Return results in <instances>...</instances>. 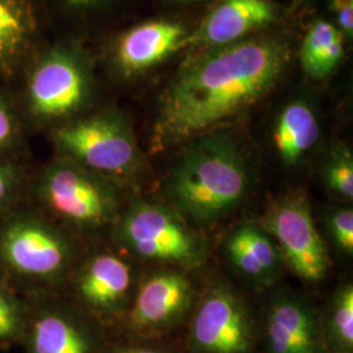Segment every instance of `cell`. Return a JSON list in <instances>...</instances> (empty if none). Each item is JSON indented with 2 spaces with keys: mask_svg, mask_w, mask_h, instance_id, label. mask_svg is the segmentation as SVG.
<instances>
[{
  "mask_svg": "<svg viewBox=\"0 0 353 353\" xmlns=\"http://www.w3.org/2000/svg\"><path fill=\"white\" fill-rule=\"evenodd\" d=\"M284 32L194 50L163 89L151 135L153 153L186 144L245 113L278 85L292 61Z\"/></svg>",
  "mask_w": 353,
  "mask_h": 353,
  "instance_id": "1",
  "label": "cell"
},
{
  "mask_svg": "<svg viewBox=\"0 0 353 353\" xmlns=\"http://www.w3.org/2000/svg\"><path fill=\"white\" fill-rule=\"evenodd\" d=\"M165 181V194L186 220L212 224L233 212L249 191V166L239 144L220 130L186 143Z\"/></svg>",
  "mask_w": 353,
  "mask_h": 353,
  "instance_id": "2",
  "label": "cell"
},
{
  "mask_svg": "<svg viewBox=\"0 0 353 353\" xmlns=\"http://www.w3.org/2000/svg\"><path fill=\"white\" fill-rule=\"evenodd\" d=\"M59 147L93 173L131 176L139 173L144 154L126 115L106 110L61 127Z\"/></svg>",
  "mask_w": 353,
  "mask_h": 353,
  "instance_id": "3",
  "label": "cell"
},
{
  "mask_svg": "<svg viewBox=\"0 0 353 353\" xmlns=\"http://www.w3.org/2000/svg\"><path fill=\"white\" fill-rule=\"evenodd\" d=\"M121 242L137 255L186 268L199 267L207 256L202 236L174 208L137 202L118 225Z\"/></svg>",
  "mask_w": 353,
  "mask_h": 353,
  "instance_id": "4",
  "label": "cell"
},
{
  "mask_svg": "<svg viewBox=\"0 0 353 353\" xmlns=\"http://www.w3.org/2000/svg\"><path fill=\"white\" fill-rule=\"evenodd\" d=\"M261 228L278 242L281 259L294 275L305 281H319L326 276L331 259L303 194L292 192L272 203Z\"/></svg>",
  "mask_w": 353,
  "mask_h": 353,
  "instance_id": "5",
  "label": "cell"
},
{
  "mask_svg": "<svg viewBox=\"0 0 353 353\" xmlns=\"http://www.w3.org/2000/svg\"><path fill=\"white\" fill-rule=\"evenodd\" d=\"M92 74L85 57L72 48L48 52L29 81L33 112L57 119L79 112L90 99Z\"/></svg>",
  "mask_w": 353,
  "mask_h": 353,
  "instance_id": "6",
  "label": "cell"
},
{
  "mask_svg": "<svg viewBox=\"0 0 353 353\" xmlns=\"http://www.w3.org/2000/svg\"><path fill=\"white\" fill-rule=\"evenodd\" d=\"M42 194L55 214L81 227H100L112 220L117 198L113 189L93 172L74 161L49 169Z\"/></svg>",
  "mask_w": 353,
  "mask_h": 353,
  "instance_id": "7",
  "label": "cell"
},
{
  "mask_svg": "<svg viewBox=\"0 0 353 353\" xmlns=\"http://www.w3.org/2000/svg\"><path fill=\"white\" fill-rule=\"evenodd\" d=\"M192 353H249L254 325L245 303L225 287L208 290L199 305L189 334Z\"/></svg>",
  "mask_w": 353,
  "mask_h": 353,
  "instance_id": "8",
  "label": "cell"
},
{
  "mask_svg": "<svg viewBox=\"0 0 353 353\" xmlns=\"http://www.w3.org/2000/svg\"><path fill=\"white\" fill-rule=\"evenodd\" d=\"M191 29L173 19H152L131 26L114 41L112 65L123 80L138 79L188 49Z\"/></svg>",
  "mask_w": 353,
  "mask_h": 353,
  "instance_id": "9",
  "label": "cell"
},
{
  "mask_svg": "<svg viewBox=\"0 0 353 353\" xmlns=\"http://www.w3.org/2000/svg\"><path fill=\"white\" fill-rule=\"evenodd\" d=\"M279 16V6L271 0H217L191 30L188 49L204 50L239 42L271 28Z\"/></svg>",
  "mask_w": 353,
  "mask_h": 353,
  "instance_id": "10",
  "label": "cell"
},
{
  "mask_svg": "<svg viewBox=\"0 0 353 353\" xmlns=\"http://www.w3.org/2000/svg\"><path fill=\"white\" fill-rule=\"evenodd\" d=\"M192 303V285L176 271H165L147 279L134 300L128 325L143 335L168 331L186 316Z\"/></svg>",
  "mask_w": 353,
  "mask_h": 353,
  "instance_id": "11",
  "label": "cell"
},
{
  "mask_svg": "<svg viewBox=\"0 0 353 353\" xmlns=\"http://www.w3.org/2000/svg\"><path fill=\"white\" fill-rule=\"evenodd\" d=\"M1 255L16 271L38 278L54 276L68 262V246L54 230L34 221L8 228L0 242Z\"/></svg>",
  "mask_w": 353,
  "mask_h": 353,
  "instance_id": "12",
  "label": "cell"
},
{
  "mask_svg": "<svg viewBox=\"0 0 353 353\" xmlns=\"http://www.w3.org/2000/svg\"><path fill=\"white\" fill-rule=\"evenodd\" d=\"M270 353H323V336L312 306L301 297L281 294L267 312Z\"/></svg>",
  "mask_w": 353,
  "mask_h": 353,
  "instance_id": "13",
  "label": "cell"
},
{
  "mask_svg": "<svg viewBox=\"0 0 353 353\" xmlns=\"http://www.w3.org/2000/svg\"><path fill=\"white\" fill-rule=\"evenodd\" d=\"M225 249L233 265L254 281L265 283L275 278L283 262L272 239L252 224L236 228L228 237Z\"/></svg>",
  "mask_w": 353,
  "mask_h": 353,
  "instance_id": "14",
  "label": "cell"
},
{
  "mask_svg": "<svg viewBox=\"0 0 353 353\" xmlns=\"http://www.w3.org/2000/svg\"><path fill=\"white\" fill-rule=\"evenodd\" d=\"M321 137L314 108L306 100H293L279 113L274 126V144L281 163L299 164Z\"/></svg>",
  "mask_w": 353,
  "mask_h": 353,
  "instance_id": "15",
  "label": "cell"
},
{
  "mask_svg": "<svg viewBox=\"0 0 353 353\" xmlns=\"http://www.w3.org/2000/svg\"><path fill=\"white\" fill-rule=\"evenodd\" d=\"M131 268L121 258L102 254L94 256L79 280V290L92 307L109 312L126 299L131 287Z\"/></svg>",
  "mask_w": 353,
  "mask_h": 353,
  "instance_id": "16",
  "label": "cell"
},
{
  "mask_svg": "<svg viewBox=\"0 0 353 353\" xmlns=\"http://www.w3.org/2000/svg\"><path fill=\"white\" fill-rule=\"evenodd\" d=\"M345 41L334 23L316 19L306 30L299 51L303 72L316 80L331 75L343 61Z\"/></svg>",
  "mask_w": 353,
  "mask_h": 353,
  "instance_id": "17",
  "label": "cell"
},
{
  "mask_svg": "<svg viewBox=\"0 0 353 353\" xmlns=\"http://www.w3.org/2000/svg\"><path fill=\"white\" fill-rule=\"evenodd\" d=\"M36 23L24 0H0V72L11 71L29 46Z\"/></svg>",
  "mask_w": 353,
  "mask_h": 353,
  "instance_id": "18",
  "label": "cell"
},
{
  "mask_svg": "<svg viewBox=\"0 0 353 353\" xmlns=\"http://www.w3.org/2000/svg\"><path fill=\"white\" fill-rule=\"evenodd\" d=\"M90 350L88 335L65 316H41L34 325V353H90Z\"/></svg>",
  "mask_w": 353,
  "mask_h": 353,
  "instance_id": "19",
  "label": "cell"
},
{
  "mask_svg": "<svg viewBox=\"0 0 353 353\" xmlns=\"http://www.w3.org/2000/svg\"><path fill=\"white\" fill-rule=\"evenodd\" d=\"M325 339L332 353L353 351V287L345 284L335 293L328 307Z\"/></svg>",
  "mask_w": 353,
  "mask_h": 353,
  "instance_id": "20",
  "label": "cell"
},
{
  "mask_svg": "<svg viewBox=\"0 0 353 353\" xmlns=\"http://www.w3.org/2000/svg\"><path fill=\"white\" fill-rule=\"evenodd\" d=\"M328 189L343 199L353 198V156L345 145H336L328 154L323 169Z\"/></svg>",
  "mask_w": 353,
  "mask_h": 353,
  "instance_id": "21",
  "label": "cell"
},
{
  "mask_svg": "<svg viewBox=\"0 0 353 353\" xmlns=\"http://www.w3.org/2000/svg\"><path fill=\"white\" fill-rule=\"evenodd\" d=\"M330 236L341 252L352 255L353 212L352 208H335L328 216Z\"/></svg>",
  "mask_w": 353,
  "mask_h": 353,
  "instance_id": "22",
  "label": "cell"
},
{
  "mask_svg": "<svg viewBox=\"0 0 353 353\" xmlns=\"http://www.w3.org/2000/svg\"><path fill=\"white\" fill-rule=\"evenodd\" d=\"M328 10L334 16L336 26L345 39L353 36V0H328Z\"/></svg>",
  "mask_w": 353,
  "mask_h": 353,
  "instance_id": "23",
  "label": "cell"
},
{
  "mask_svg": "<svg viewBox=\"0 0 353 353\" xmlns=\"http://www.w3.org/2000/svg\"><path fill=\"white\" fill-rule=\"evenodd\" d=\"M19 328V316L12 303L0 293V339L11 338Z\"/></svg>",
  "mask_w": 353,
  "mask_h": 353,
  "instance_id": "24",
  "label": "cell"
},
{
  "mask_svg": "<svg viewBox=\"0 0 353 353\" xmlns=\"http://www.w3.org/2000/svg\"><path fill=\"white\" fill-rule=\"evenodd\" d=\"M113 0H64L65 6L74 12L87 13L108 6Z\"/></svg>",
  "mask_w": 353,
  "mask_h": 353,
  "instance_id": "25",
  "label": "cell"
},
{
  "mask_svg": "<svg viewBox=\"0 0 353 353\" xmlns=\"http://www.w3.org/2000/svg\"><path fill=\"white\" fill-rule=\"evenodd\" d=\"M13 123L11 114L0 102V145H3L12 135Z\"/></svg>",
  "mask_w": 353,
  "mask_h": 353,
  "instance_id": "26",
  "label": "cell"
},
{
  "mask_svg": "<svg viewBox=\"0 0 353 353\" xmlns=\"http://www.w3.org/2000/svg\"><path fill=\"white\" fill-rule=\"evenodd\" d=\"M114 353H164L160 348L152 345H137V347H127Z\"/></svg>",
  "mask_w": 353,
  "mask_h": 353,
  "instance_id": "27",
  "label": "cell"
},
{
  "mask_svg": "<svg viewBox=\"0 0 353 353\" xmlns=\"http://www.w3.org/2000/svg\"><path fill=\"white\" fill-rule=\"evenodd\" d=\"M10 189V176L4 169L0 168V202L6 198Z\"/></svg>",
  "mask_w": 353,
  "mask_h": 353,
  "instance_id": "28",
  "label": "cell"
},
{
  "mask_svg": "<svg viewBox=\"0 0 353 353\" xmlns=\"http://www.w3.org/2000/svg\"><path fill=\"white\" fill-rule=\"evenodd\" d=\"M172 4H179V6H186V4H195V3H201L203 0H168Z\"/></svg>",
  "mask_w": 353,
  "mask_h": 353,
  "instance_id": "29",
  "label": "cell"
},
{
  "mask_svg": "<svg viewBox=\"0 0 353 353\" xmlns=\"http://www.w3.org/2000/svg\"><path fill=\"white\" fill-rule=\"evenodd\" d=\"M310 1H313V0H292V10H297L299 7L309 4Z\"/></svg>",
  "mask_w": 353,
  "mask_h": 353,
  "instance_id": "30",
  "label": "cell"
}]
</instances>
